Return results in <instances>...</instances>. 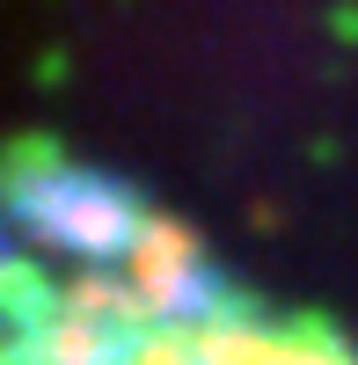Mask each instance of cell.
<instances>
[{"instance_id":"obj_1","label":"cell","mask_w":358,"mask_h":365,"mask_svg":"<svg viewBox=\"0 0 358 365\" xmlns=\"http://www.w3.org/2000/svg\"><path fill=\"white\" fill-rule=\"evenodd\" d=\"M0 205H8V220L44 241V249L73 256L81 270H110L139 249L146 234V212L117 175L103 168H81V161H58V154H29L15 168H0Z\"/></svg>"},{"instance_id":"obj_2","label":"cell","mask_w":358,"mask_h":365,"mask_svg":"<svg viewBox=\"0 0 358 365\" xmlns=\"http://www.w3.org/2000/svg\"><path fill=\"white\" fill-rule=\"evenodd\" d=\"M285 365H351V351L329 344V336H292V358Z\"/></svg>"}]
</instances>
